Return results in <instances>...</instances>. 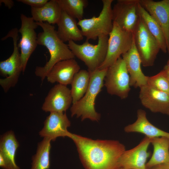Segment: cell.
<instances>
[{
    "instance_id": "1",
    "label": "cell",
    "mask_w": 169,
    "mask_h": 169,
    "mask_svg": "<svg viewBox=\"0 0 169 169\" xmlns=\"http://www.w3.org/2000/svg\"><path fill=\"white\" fill-rule=\"evenodd\" d=\"M68 137L75 143L85 169H115L125 146L114 140H94L70 133Z\"/></svg>"
},
{
    "instance_id": "2",
    "label": "cell",
    "mask_w": 169,
    "mask_h": 169,
    "mask_svg": "<svg viewBox=\"0 0 169 169\" xmlns=\"http://www.w3.org/2000/svg\"><path fill=\"white\" fill-rule=\"evenodd\" d=\"M37 23L43 30L37 35L38 44L45 46L50 55L49 59L44 66H37L35 69V75L43 81L55 64L61 61L74 59L75 56L68 44L59 38L54 26L47 22Z\"/></svg>"
},
{
    "instance_id": "3",
    "label": "cell",
    "mask_w": 169,
    "mask_h": 169,
    "mask_svg": "<svg viewBox=\"0 0 169 169\" xmlns=\"http://www.w3.org/2000/svg\"><path fill=\"white\" fill-rule=\"evenodd\" d=\"M107 69H97L90 73V84L83 97L76 103L72 104L70 110L71 116L80 117L81 121L86 119L93 121H98L101 115L95 108V101L98 95L104 86V79Z\"/></svg>"
},
{
    "instance_id": "4",
    "label": "cell",
    "mask_w": 169,
    "mask_h": 169,
    "mask_svg": "<svg viewBox=\"0 0 169 169\" xmlns=\"http://www.w3.org/2000/svg\"><path fill=\"white\" fill-rule=\"evenodd\" d=\"M109 36L98 38L97 44L94 45L86 40L82 44L73 41H69L68 45L75 56L82 61L92 72L98 69L106 58L108 48Z\"/></svg>"
},
{
    "instance_id": "5",
    "label": "cell",
    "mask_w": 169,
    "mask_h": 169,
    "mask_svg": "<svg viewBox=\"0 0 169 169\" xmlns=\"http://www.w3.org/2000/svg\"><path fill=\"white\" fill-rule=\"evenodd\" d=\"M113 1L102 0L103 8L98 16L78 20L77 24L86 40H96L101 36H109L111 32L113 27L111 7Z\"/></svg>"
},
{
    "instance_id": "6",
    "label": "cell",
    "mask_w": 169,
    "mask_h": 169,
    "mask_svg": "<svg viewBox=\"0 0 169 169\" xmlns=\"http://www.w3.org/2000/svg\"><path fill=\"white\" fill-rule=\"evenodd\" d=\"M18 30L17 28L12 29L1 39L4 40L11 37L13 44V51L11 55L6 60L0 62V74L6 77L4 79H0V84L5 92H7L10 88L16 85L20 74L22 72L20 54L17 44Z\"/></svg>"
},
{
    "instance_id": "7",
    "label": "cell",
    "mask_w": 169,
    "mask_h": 169,
    "mask_svg": "<svg viewBox=\"0 0 169 169\" xmlns=\"http://www.w3.org/2000/svg\"><path fill=\"white\" fill-rule=\"evenodd\" d=\"M134 43L144 67L153 66L160 50L159 44L139 17L132 33Z\"/></svg>"
},
{
    "instance_id": "8",
    "label": "cell",
    "mask_w": 169,
    "mask_h": 169,
    "mask_svg": "<svg viewBox=\"0 0 169 169\" xmlns=\"http://www.w3.org/2000/svg\"><path fill=\"white\" fill-rule=\"evenodd\" d=\"M107 92L121 99L128 96L131 90L129 75L125 64L121 57L107 69L104 79Z\"/></svg>"
},
{
    "instance_id": "9",
    "label": "cell",
    "mask_w": 169,
    "mask_h": 169,
    "mask_svg": "<svg viewBox=\"0 0 169 169\" xmlns=\"http://www.w3.org/2000/svg\"><path fill=\"white\" fill-rule=\"evenodd\" d=\"M113 23L112 30L109 35L106 57L103 63L98 69L99 70L108 69L121 55L127 52L133 44V33L122 29L114 22Z\"/></svg>"
},
{
    "instance_id": "10",
    "label": "cell",
    "mask_w": 169,
    "mask_h": 169,
    "mask_svg": "<svg viewBox=\"0 0 169 169\" xmlns=\"http://www.w3.org/2000/svg\"><path fill=\"white\" fill-rule=\"evenodd\" d=\"M20 19L21 26L18 31L21 38L18 46L20 49L21 67L24 73L28 61L38 44L35 30L38 25L32 17H28L24 14H21Z\"/></svg>"
},
{
    "instance_id": "11",
    "label": "cell",
    "mask_w": 169,
    "mask_h": 169,
    "mask_svg": "<svg viewBox=\"0 0 169 169\" xmlns=\"http://www.w3.org/2000/svg\"><path fill=\"white\" fill-rule=\"evenodd\" d=\"M139 0H118L112 8L113 22L122 29L133 33L139 17L137 12Z\"/></svg>"
},
{
    "instance_id": "12",
    "label": "cell",
    "mask_w": 169,
    "mask_h": 169,
    "mask_svg": "<svg viewBox=\"0 0 169 169\" xmlns=\"http://www.w3.org/2000/svg\"><path fill=\"white\" fill-rule=\"evenodd\" d=\"M151 141V138L145 136L136 146L125 150L119 158L118 167L124 169H146V161L150 155L148 149Z\"/></svg>"
},
{
    "instance_id": "13",
    "label": "cell",
    "mask_w": 169,
    "mask_h": 169,
    "mask_svg": "<svg viewBox=\"0 0 169 169\" xmlns=\"http://www.w3.org/2000/svg\"><path fill=\"white\" fill-rule=\"evenodd\" d=\"M139 97L142 105L153 113L169 115V95L146 84L140 88Z\"/></svg>"
},
{
    "instance_id": "14",
    "label": "cell",
    "mask_w": 169,
    "mask_h": 169,
    "mask_svg": "<svg viewBox=\"0 0 169 169\" xmlns=\"http://www.w3.org/2000/svg\"><path fill=\"white\" fill-rule=\"evenodd\" d=\"M71 90L67 86L58 84L49 90L42 107L45 112H65L72 103Z\"/></svg>"
},
{
    "instance_id": "15",
    "label": "cell",
    "mask_w": 169,
    "mask_h": 169,
    "mask_svg": "<svg viewBox=\"0 0 169 169\" xmlns=\"http://www.w3.org/2000/svg\"><path fill=\"white\" fill-rule=\"evenodd\" d=\"M44 124L39 135L43 138H49L52 141H55L59 137H68L70 133L67 128L71 123L65 113L50 112Z\"/></svg>"
},
{
    "instance_id": "16",
    "label": "cell",
    "mask_w": 169,
    "mask_h": 169,
    "mask_svg": "<svg viewBox=\"0 0 169 169\" xmlns=\"http://www.w3.org/2000/svg\"><path fill=\"white\" fill-rule=\"evenodd\" d=\"M140 4L155 19L161 28L169 55V0L155 1L139 0Z\"/></svg>"
},
{
    "instance_id": "17",
    "label": "cell",
    "mask_w": 169,
    "mask_h": 169,
    "mask_svg": "<svg viewBox=\"0 0 169 169\" xmlns=\"http://www.w3.org/2000/svg\"><path fill=\"white\" fill-rule=\"evenodd\" d=\"M130 77L131 86L140 88L147 84V76L143 73L141 68V61L136 48L133 39L131 49L122 55Z\"/></svg>"
},
{
    "instance_id": "18",
    "label": "cell",
    "mask_w": 169,
    "mask_h": 169,
    "mask_svg": "<svg viewBox=\"0 0 169 169\" xmlns=\"http://www.w3.org/2000/svg\"><path fill=\"white\" fill-rule=\"evenodd\" d=\"M80 70V66L74 59L64 60L55 64L46 77L49 82L67 86L71 84L74 75Z\"/></svg>"
},
{
    "instance_id": "19",
    "label": "cell",
    "mask_w": 169,
    "mask_h": 169,
    "mask_svg": "<svg viewBox=\"0 0 169 169\" xmlns=\"http://www.w3.org/2000/svg\"><path fill=\"white\" fill-rule=\"evenodd\" d=\"M137 116V119L134 123L125 127L124 130L125 132L141 133L150 138L159 137L169 138V133L159 129L149 121L146 117V113L144 110L141 109L138 110Z\"/></svg>"
},
{
    "instance_id": "20",
    "label": "cell",
    "mask_w": 169,
    "mask_h": 169,
    "mask_svg": "<svg viewBox=\"0 0 169 169\" xmlns=\"http://www.w3.org/2000/svg\"><path fill=\"white\" fill-rule=\"evenodd\" d=\"M19 146L13 131H8L1 136L0 139V156L5 162V169H21L15 161L16 152Z\"/></svg>"
},
{
    "instance_id": "21",
    "label": "cell",
    "mask_w": 169,
    "mask_h": 169,
    "mask_svg": "<svg viewBox=\"0 0 169 169\" xmlns=\"http://www.w3.org/2000/svg\"><path fill=\"white\" fill-rule=\"evenodd\" d=\"M57 24V34L64 42L83 40L84 36L81 30L78 27L76 19L62 10L61 17Z\"/></svg>"
},
{
    "instance_id": "22",
    "label": "cell",
    "mask_w": 169,
    "mask_h": 169,
    "mask_svg": "<svg viewBox=\"0 0 169 169\" xmlns=\"http://www.w3.org/2000/svg\"><path fill=\"white\" fill-rule=\"evenodd\" d=\"M62 10L57 0L49 1L41 7H31L32 18L36 22H46L49 24H57L59 21Z\"/></svg>"
},
{
    "instance_id": "23",
    "label": "cell",
    "mask_w": 169,
    "mask_h": 169,
    "mask_svg": "<svg viewBox=\"0 0 169 169\" xmlns=\"http://www.w3.org/2000/svg\"><path fill=\"white\" fill-rule=\"evenodd\" d=\"M153 147L152 155L146 163V168L160 164L169 163V138L159 137L151 138Z\"/></svg>"
},
{
    "instance_id": "24",
    "label": "cell",
    "mask_w": 169,
    "mask_h": 169,
    "mask_svg": "<svg viewBox=\"0 0 169 169\" xmlns=\"http://www.w3.org/2000/svg\"><path fill=\"white\" fill-rule=\"evenodd\" d=\"M137 12L139 16L142 19L149 31L158 42L160 49L164 53H167L166 39L159 24L139 2L137 6Z\"/></svg>"
},
{
    "instance_id": "25",
    "label": "cell",
    "mask_w": 169,
    "mask_h": 169,
    "mask_svg": "<svg viewBox=\"0 0 169 169\" xmlns=\"http://www.w3.org/2000/svg\"><path fill=\"white\" fill-rule=\"evenodd\" d=\"M51 139L43 138L38 143L36 152L32 157L31 169H49Z\"/></svg>"
},
{
    "instance_id": "26",
    "label": "cell",
    "mask_w": 169,
    "mask_h": 169,
    "mask_svg": "<svg viewBox=\"0 0 169 169\" xmlns=\"http://www.w3.org/2000/svg\"><path fill=\"white\" fill-rule=\"evenodd\" d=\"M90 78V72L84 69L80 70L75 74L71 84L72 104L83 97L89 87Z\"/></svg>"
},
{
    "instance_id": "27",
    "label": "cell",
    "mask_w": 169,
    "mask_h": 169,
    "mask_svg": "<svg viewBox=\"0 0 169 169\" xmlns=\"http://www.w3.org/2000/svg\"><path fill=\"white\" fill-rule=\"evenodd\" d=\"M62 11L78 20L83 19L84 10L88 5L86 0H57Z\"/></svg>"
},
{
    "instance_id": "28",
    "label": "cell",
    "mask_w": 169,
    "mask_h": 169,
    "mask_svg": "<svg viewBox=\"0 0 169 169\" xmlns=\"http://www.w3.org/2000/svg\"><path fill=\"white\" fill-rule=\"evenodd\" d=\"M147 84L169 95V80L163 69L156 74L147 76Z\"/></svg>"
},
{
    "instance_id": "29",
    "label": "cell",
    "mask_w": 169,
    "mask_h": 169,
    "mask_svg": "<svg viewBox=\"0 0 169 169\" xmlns=\"http://www.w3.org/2000/svg\"><path fill=\"white\" fill-rule=\"evenodd\" d=\"M17 1L31 6V7L39 8L44 5L48 0H17Z\"/></svg>"
},
{
    "instance_id": "30",
    "label": "cell",
    "mask_w": 169,
    "mask_h": 169,
    "mask_svg": "<svg viewBox=\"0 0 169 169\" xmlns=\"http://www.w3.org/2000/svg\"><path fill=\"white\" fill-rule=\"evenodd\" d=\"M0 3H3L5 6L9 9H11L14 5V2L12 0H0Z\"/></svg>"
},
{
    "instance_id": "31",
    "label": "cell",
    "mask_w": 169,
    "mask_h": 169,
    "mask_svg": "<svg viewBox=\"0 0 169 169\" xmlns=\"http://www.w3.org/2000/svg\"><path fill=\"white\" fill-rule=\"evenodd\" d=\"M153 167L152 169H169V163L161 164Z\"/></svg>"
},
{
    "instance_id": "32",
    "label": "cell",
    "mask_w": 169,
    "mask_h": 169,
    "mask_svg": "<svg viewBox=\"0 0 169 169\" xmlns=\"http://www.w3.org/2000/svg\"><path fill=\"white\" fill-rule=\"evenodd\" d=\"M163 69L165 70L167 77L169 80V58L166 64L164 67Z\"/></svg>"
},
{
    "instance_id": "33",
    "label": "cell",
    "mask_w": 169,
    "mask_h": 169,
    "mask_svg": "<svg viewBox=\"0 0 169 169\" xmlns=\"http://www.w3.org/2000/svg\"><path fill=\"white\" fill-rule=\"evenodd\" d=\"M115 169H124L121 167H118L117 168Z\"/></svg>"
},
{
    "instance_id": "34",
    "label": "cell",
    "mask_w": 169,
    "mask_h": 169,
    "mask_svg": "<svg viewBox=\"0 0 169 169\" xmlns=\"http://www.w3.org/2000/svg\"><path fill=\"white\" fill-rule=\"evenodd\" d=\"M146 169H147V168H146Z\"/></svg>"
}]
</instances>
